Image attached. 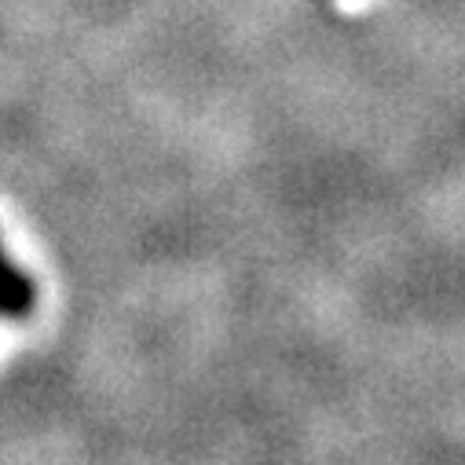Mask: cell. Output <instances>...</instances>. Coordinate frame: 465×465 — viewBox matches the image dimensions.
Returning <instances> with one entry per match:
<instances>
[{"label": "cell", "instance_id": "1", "mask_svg": "<svg viewBox=\"0 0 465 465\" xmlns=\"http://www.w3.org/2000/svg\"><path fill=\"white\" fill-rule=\"evenodd\" d=\"M34 282L5 257V250H0V315L5 319H26L34 312Z\"/></svg>", "mask_w": 465, "mask_h": 465}]
</instances>
